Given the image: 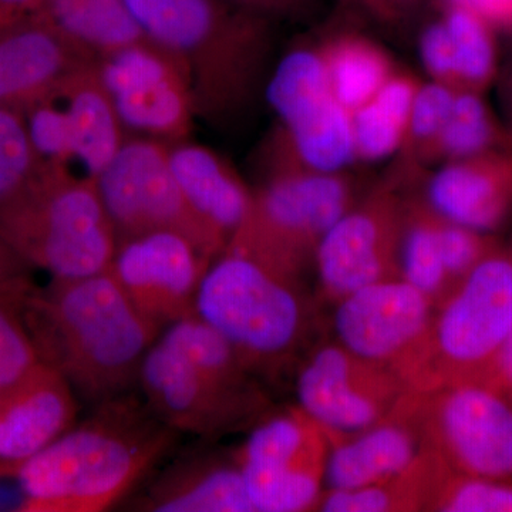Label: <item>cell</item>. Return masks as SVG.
Returning <instances> with one entry per match:
<instances>
[{
    "label": "cell",
    "mask_w": 512,
    "mask_h": 512,
    "mask_svg": "<svg viewBox=\"0 0 512 512\" xmlns=\"http://www.w3.org/2000/svg\"><path fill=\"white\" fill-rule=\"evenodd\" d=\"M339 3L348 12L365 16L384 25L397 22L389 0H339Z\"/></svg>",
    "instance_id": "cell-41"
},
{
    "label": "cell",
    "mask_w": 512,
    "mask_h": 512,
    "mask_svg": "<svg viewBox=\"0 0 512 512\" xmlns=\"http://www.w3.org/2000/svg\"><path fill=\"white\" fill-rule=\"evenodd\" d=\"M444 6H458L476 13L495 30H512V0H439Z\"/></svg>",
    "instance_id": "cell-39"
},
{
    "label": "cell",
    "mask_w": 512,
    "mask_h": 512,
    "mask_svg": "<svg viewBox=\"0 0 512 512\" xmlns=\"http://www.w3.org/2000/svg\"><path fill=\"white\" fill-rule=\"evenodd\" d=\"M26 295L0 301V393L40 362L23 319L22 303Z\"/></svg>",
    "instance_id": "cell-34"
},
{
    "label": "cell",
    "mask_w": 512,
    "mask_h": 512,
    "mask_svg": "<svg viewBox=\"0 0 512 512\" xmlns=\"http://www.w3.org/2000/svg\"><path fill=\"white\" fill-rule=\"evenodd\" d=\"M439 234L441 254L451 291L483 261L485 256L500 247L491 234L457 224L441 215Z\"/></svg>",
    "instance_id": "cell-35"
},
{
    "label": "cell",
    "mask_w": 512,
    "mask_h": 512,
    "mask_svg": "<svg viewBox=\"0 0 512 512\" xmlns=\"http://www.w3.org/2000/svg\"><path fill=\"white\" fill-rule=\"evenodd\" d=\"M484 382L493 384L512 399V333L498 350L493 365L484 377Z\"/></svg>",
    "instance_id": "cell-40"
},
{
    "label": "cell",
    "mask_w": 512,
    "mask_h": 512,
    "mask_svg": "<svg viewBox=\"0 0 512 512\" xmlns=\"http://www.w3.org/2000/svg\"><path fill=\"white\" fill-rule=\"evenodd\" d=\"M318 47L333 92L349 113L375 99L399 70L387 50L362 33H338Z\"/></svg>",
    "instance_id": "cell-26"
},
{
    "label": "cell",
    "mask_w": 512,
    "mask_h": 512,
    "mask_svg": "<svg viewBox=\"0 0 512 512\" xmlns=\"http://www.w3.org/2000/svg\"><path fill=\"white\" fill-rule=\"evenodd\" d=\"M22 313L40 362L94 406L131 392L144 357L163 333L128 301L110 269L52 279L45 288L35 284Z\"/></svg>",
    "instance_id": "cell-2"
},
{
    "label": "cell",
    "mask_w": 512,
    "mask_h": 512,
    "mask_svg": "<svg viewBox=\"0 0 512 512\" xmlns=\"http://www.w3.org/2000/svg\"><path fill=\"white\" fill-rule=\"evenodd\" d=\"M357 200L346 171L272 167L265 184L252 191L247 215L227 248L302 278L329 229Z\"/></svg>",
    "instance_id": "cell-6"
},
{
    "label": "cell",
    "mask_w": 512,
    "mask_h": 512,
    "mask_svg": "<svg viewBox=\"0 0 512 512\" xmlns=\"http://www.w3.org/2000/svg\"><path fill=\"white\" fill-rule=\"evenodd\" d=\"M427 448L451 471L512 480V399L484 380L410 390Z\"/></svg>",
    "instance_id": "cell-11"
},
{
    "label": "cell",
    "mask_w": 512,
    "mask_h": 512,
    "mask_svg": "<svg viewBox=\"0 0 512 512\" xmlns=\"http://www.w3.org/2000/svg\"><path fill=\"white\" fill-rule=\"evenodd\" d=\"M42 0H0V28L32 15Z\"/></svg>",
    "instance_id": "cell-42"
},
{
    "label": "cell",
    "mask_w": 512,
    "mask_h": 512,
    "mask_svg": "<svg viewBox=\"0 0 512 512\" xmlns=\"http://www.w3.org/2000/svg\"><path fill=\"white\" fill-rule=\"evenodd\" d=\"M32 268L0 235V301L26 295L35 282Z\"/></svg>",
    "instance_id": "cell-38"
},
{
    "label": "cell",
    "mask_w": 512,
    "mask_h": 512,
    "mask_svg": "<svg viewBox=\"0 0 512 512\" xmlns=\"http://www.w3.org/2000/svg\"><path fill=\"white\" fill-rule=\"evenodd\" d=\"M423 2L424 0H389L394 15H396L397 22H399V19H402L403 16L409 15L413 9L419 8Z\"/></svg>",
    "instance_id": "cell-43"
},
{
    "label": "cell",
    "mask_w": 512,
    "mask_h": 512,
    "mask_svg": "<svg viewBox=\"0 0 512 512\" xmlns=\"http://www.w3.org/2000/svg\"><path fill=\"white\" fill-rule=\"evenodd\" d=\"M211 262L183 235L154 231L117 242L109 269L134 308L164 330L195 315Z\"/></svg>",
    "instance_id": "cell-18"
},
{
    "label": "cell",
    "mask_w": 512,
    "mask_h": 512,
    "mask_svg": "<svg viewBox=\"0 0 512 512\" xmlns=\"http://www.w3.org/2000/svg\"><path fill=\"white\" fill-rule=\"evenodd\" d=\"M23 114L40 164L86 180H97L127 138L94 63L64 77Z\"/></svg>",
    "instance_id": "cell-12"
},
{
    "label": "cell",
    "mask_w": 512,
    "mask_h": 512,
    "mask_svg": "<svg viewBox=\"0 0 512 512\" xmlns=\"http://www.w3.org/2000/svg\"><path fill=\"white\" fill-rule=\"evenodd\" d=\"M0 235L30 268L63 281L107 271L117 248L96 181L55 167L0 211Z\"/></svg>",
    "instance_id": "cell-5"
},
{
    "label": "cell",
    "mask_w": 512,
    "mask_h": 512,
    "mask_svg": "<svg viewBox=\"0 0 512 512\" xmlns=\"http://www.w3.org/2000/svg\"><path fill=\"white\" fill-rule=\"evenodd\" d=\"M420 84L413 74L397 70L375 99L350 113L355 163H375L402 151Z\"/></svg>",
    "instance_id": "cell-27"
},
{
    "label": "cell",
    "mask_w": 512,
    "mask_h": 512,
    "mask_svg": "<svg viewBox=\"0 0 512 512\" xmlns=\"http://www.w3.org/2000/svg\"><path fill=\"white\" fill-rule=\"evenodd\" d=\"M42 168L23 110L0 106V211L26 191Z\"/></svg>",
    "instance_id": "cell-32"
},
{
    "label": "cell",
    "mask_w": 512,
    "mask_h": 512,
    "mask_svg": "<svg viewBox=\"0 0 512 512\" xmlns=\"http://www.w3.org/2000/svg\"><path fill=\"white\" fill-rule=\"evenodd\" d=\"M97 191L117 242L154 231L190 239L214 261L228 242L210 227L175 180L168 144L148 137L126 138L96 180Z\"/></svg>",
    "instance_id": "cell-9"
},
{
    "label": "cell",
    "mask_w": 512,
    "mask_h": 512,
    "mask_svg": "<svg viewBox=\"0 0 512 512\" xmlns=\"http://www.w3.org/2000/svg\"><path fill=\"white\" fill-rule=\"evenodd\" d=\"M137 384L158 419L200 439L255 423L269 407L261 383H245L195 362L161 336L144 357Z\"/></svg>",
    "instance_id": "cell-10"
},
{
    "label": "cell",
    "mask_w": 512,
    "mask_h": 512,
    "mask_svg": "<svg viewBox=\"0 0 512 512\" xmlns=\"http://www.w3.org/2000/svg\"><path fill=\"white\" fill-rule=\"evenodd\" d=\"M144 512H255L237 458L190 453L174 460L130 498Z\"/></svg>",
    "instance_id": "cell-23"
},
{
    "label": "cell",
    "mask_w": 512,
    "mask_h": 512,
    "mask_svg": "<svg viewBox=\"0 0 512 512\" xmlns=\"http://www.w3.org/2000/svg\"><path fill=\"white\" fill-rule=\"evenodd\" d=\"M420 59L430 82L457 90L453 42L443 18L427 25L419 39Z\"/></svg>",
    "instance_id": "cell-36"
},
{
    "label": "cell",
    "mask_w": 512,
    "mask_h": 512,
    "mask_svg": "<svg viewBox=\"0 0 512 512\" xmlns=\"http://www.w3.org/2000/svg\"><path fill=\"white\" fill-rule=\"evenodd\" d=\"M508 104H510V110H511V119H512V74L510 77V83H508ZM511 144H512V127H511Z\"/></svg>",
    "instance_id": "cell-44"
},
{
    "label": "cell",
    "mask_w": 512,
    "mask_h": 512,
    "mask_svg": "<svg viewBox=\"0 0 512 512\" xmlns=\"http://www.w3.org/2000/svg\"><path fill=\"white\" fill-rule=\"evenodd\" d=\"M440 215L426 197L406 202V217L400 249V276L440 305L451 292L441 254Z\"/></svg>",
    "instance_id": "cell-28"
},
{
    "label": "cell",
    "mask_w": 512,
    "mask_h": 512,
    "mask_svg": "<svg viewBox=\"0 0 512 512\" xmlns=\"http://www.w3.org/2000/svg\"><path fill=\"white\" fill-rule=\"evenodd\" d=\"M409 392L393 370L355 355L336 340L311 350L296 377L299 409L329 441L355 436L389 419Z\"/></svg>",
    "instance_id": "cell-14"
},
{
    "label": "cell",
    "mask_w": 512,
    "mask_h": 512,
    "mask_svg": "<svg viewBox=\"0 0 512 512\" xmlns=\"http://www.w3.org/2000/svg\"><path fill=\"white\" fill-rule=\"evenodd\" d=\"M77 423V396L57 370L37 363L0 393V476L50 446Z\"/></svg>",
    "instance_id": "cell-19"
},
{
    "label": "cell",
    "mask_w": 512,
    "mask_h": 512,
    "mask_svg": "<svg viewBox=\"0 0 512 512\" xmlns=\"http://www.w3.org/2000/svg\"><path fill=\"white\" fill-rule=\"evenodd\" d=\"M33 15L93 62L147 39L126 0H42Z\"/></svg>",
    "instance_id": "cell-25"
},
{
    "label": "cell",
    "mask_w": 512,
    "mask_h": 512,
    "mask_svg": "<svg viewBox=\"0 0 512 512\" xmlns=\"http://www.w3.org/2000/svg\"><path fill=\"white\" fill-rule=\"evenodd\" d=\"M426 200L441 217L493 234L512 215V148L441 164Z\"/></svg>",
    "instance_id": "cell-22"
},
{
    "label": "cell",
    "mask_w": 512,
    "mask_h": 512,
    "mask_svg": "<svg viewBox=\"0 0 512 512\" xmlns=\"http://www.w3.org/2000/svg\"><path fill=\"white\" fill-rule=\"evenodd\" d=\"M171 168L188 202L225 241L244 221L252 191L215 151L190 141L168 144Z\"/></svg>",
    "instance_id": "cell-24"
},
{
    "label": "cell",
    "mask_w": 512,
    "mask_h": 512,
    "mask_svg": "<svg viewBox=\"0 0 512 512\" xmlns=\"http://www.w3.org/2000/svg\"><path fill=\"white\" fill-rule=\"evenodd\" d=\"M124 130L167 144L190 137L195 114L187 67L144 39L94 62Z\"/></svg>",
    "instance_id": "cell-15"
},
{
    "label": "cell",
    "mask_w": 512,
    "mask_h": 512,
    "mask_svg": "<svg viewBox=\"0 0 512 512\" xmlns=\"http://www.w3.org/2000/svg\"><path fill=\"white\" fill-rule=\"evenodd\" d=\"M335 340L355 355L393 370L412 390L436 305L402 278L377 282L335 303Z\"/></svg>",
    "instance_id": "cell-16"
},
{
    "label": "cell",
    "mask_w": 512,
    "mask_h": 512,
    "mask_svg": "<svg viewBox=\"0 0 512 512\" xmlns=\"http://www.w3.org/2000/svg\"><path fill=\"white\" fill-rule=\"evenodd\" d=\"M409 393L389 419L355 436L329 441L323 480L326 491L387 483L402 476L423 456L427 444Z\"/></svg>",
    "instance_id": "cell-20"
},
{
    "label": "cell",
    "mask_w": 512,
    "mask_h": 512,
    "mask_svg": "<svg viewBox=\"0 0 512 512\" xmlns=\"http://www.w3.org/2000/svg\"><path fill=\"white\" fill-rule=\"evenodd\" d=\"M457 90L443 84L421 83L414 99L400 156L404 171L431 164L433 150L453 107Z\"/></svg>",
    "instance_id": "cell-31"
},
{
    "label": "cell",
    "mask_w": 512,
    "mask_h": 512,
    "mask_svg": "<svg viewBox=\"0 0 512 512\" xmlns=\"http://www.w3.org/2000/svg\"><path fill=\"white\" fill-rule=\"evenodd\" d=\"M397 181L377 185L320 242L313 265L320 289L335 305L349 293L377 282L402 278L400 249L406 202Z\"/></svg>",
    "instance_id": "cell-17"
},
{
    "label": "cell",
    "mask_w": 512,
    "mask_h": 512,
    "mask_svg": "<svg viewBox=\"0 0 512 512\" xmlns=\"http://www.w3.org/2000/svg\"><path fill=\"white\" fill-rule=\"evenodd\" d=\"M181 434L128 392L96 406L16 468L22 512H103L124 503L170 456Z\"/></svg>",
    "instance_id": "cell-1"
},
{
    "label": "cell",
    "mask_w": 512,
    "mask_h": 512,
    "mask_svg": "<svg viewBox=\"0 0 512 512\" xmlns=\"http://www.w3.org/2000/svg\"><path fill=\"white\" fill-rule=\"evenodd\" d=\"M427 511L512 512V480L467 476L446 468Z\"/></svg>",
    "instance_id": "cell-33"
},
{
    "label": "cell",
    "mask_w": 512,
    "mask_h": 512,
    "mask_svg": "<svg viewBox=\"0 0 512 512\" xmlns=\"http://www.w3.org/2000/svg\"><path fill=\"white\" fill-rule=\"evenodd\" d=\"M329 439L299 407L256 421L237 458L255 512L315 511Z\"/></svg>",
    "instance_id": "cell-13"
},
{
    "label": "cell",
    "mask_w": 512,
    "mask_h": 512,
    "mask_svg": "<svg viewBox=\"0 0 512 512\" xmlns=\"http://www.w3.org/2000/svg\"><path fill=\"white\" fill-rule=\"evenodd\" d=\"M239 10L258 16L274 25L306 26L318 22L325 0H224Z\"/></svg>",
    "instance_id": "cell-37"
},
{
    "label": "cell",
    "mask_w": 512,
    "mask_h": 512,
    "mask_svg": "<svg viewBox=\"0 0 512 512\" xmlns=\"http://www.w3.org/2000/svg\"><path fill=\"white\" fill-rule=\"evenodd\" d=\"M195 315L227 340L259 380L288 372L313 325L302 278L228 248L202 278Z\"/></svg>",
    "instance_id": "cell-4"
},
{
    "label": "cell",
    "mask_w": 512,
    "mask_h": 512,
    "mask_svg": "<svg viewBox=\"0 0 512 512\" xmlns=\"http://www.w3.org/2000/svg\"><path fill=\"white\" fill-rule=\"evenodd\" d=\"M55 28L29 15L0 28V106L23 110L64 77L93 64Z\"/></svg>",
    "instance_id": "cell-21"
},
{
    "label": "cell",
    "mask_w": 512,
    "mask_h": 512,
    "mask_svg": "<svg viewBox=\"0 0 512 512\" xmlns=\"http://www.w3.org/2000/svg\"><path fill=\"white\" fill-rule=\"evenodd\" d=\"M264 99L279 120L271 163L323 173L355 163L350 113L333 92L318 45L293 47L276 60Z\"/></svg>",
    "instance_id": "cell-8"
},
{
    "label": "cell",
    "mask_w": 512,
    "mask_h": 512,
    "mask_svg": "<svg viewBox=\"0 0 512 512\" xmlns=\"http://www.w3.org/2000/svg\"><path fill=\"white\" fill-rule=\"evenodd\" d=\"M441 9L453 42L457 92L484 94L498 73L497 30L470 10L458 6Z\"/></svg>",
    "instance_id": "cell-30"
},
{
    "label": "cell",
    "mask_w": 512,
    "mask_h": 512,
    "mask_svg": "<svg viewBox=\"0 0 512 512\" xmlns=\"http://www.w3.org/2000/svg\"><path fill=\"white\" fill-rule=\"evenodd\" d=\"M148 39L190 76L195 114L215 128L247 117L274 69L275 25L224 0H126Z\"/></svg>",
    "instance_id": "cell-3"
},
{
    "label": "cell",
    "mask_w": 512,
    "mask_h": 512,
    "mask_svg": "<svg viewBox=\"0 0 512 512\" xmlns=\"http://www.w3.org/2000/svg\"><path fill=\"white\" fill-rule=\"evenodd\" d=\"M504 148H512L510 133L494 116L484 94L463 90L454 97L453 107L434 147L431 164Z\"/></svg>",
    "instance_id": "cell-29"
},
{
    "label": "cell",
    "mask_w": 512,
    "mask_h": 512,
    "mask_svg": "<svg viewBox=\"0 0 512 512\" xmlns=\"http://www.w3.org/2000/svg\"><path fill=\"white\" fill-rule=\"evenodd\" d=\"M512 333V248H495L440 303L412 390L484 380Z\"/></svg>",
    "instance_id": "cell-7"
}]
</instances>
